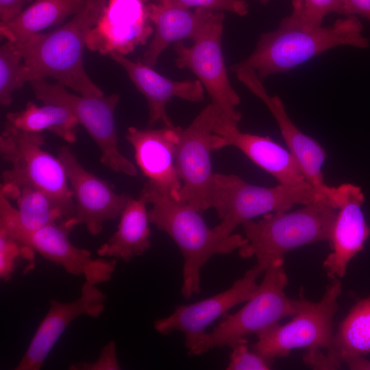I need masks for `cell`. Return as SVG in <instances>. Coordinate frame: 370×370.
Here are the masks:
<instances>
[{"instance_id":"cell-30","label":"cell","mask_w":370,"mask_h":370,"mask_svg":"<svg viewBox=\"0 0 370 370\" xmlns=\"http://www.w3.org/2000/svg\"><path fill=\"white\" fill-rule=\"evenodd\" d=\"M227 370H268L271 369L273 359L267 358L257 351H250L247 341L232 347Z\"/></svg>"},{"instance_id":"cell-12","label":"cell","mask_w":370,"mask_h":370,"mask_svg":"<svg viewBox=\"0 0 370 370\" xmlns=\"http://www.w3.org/2000/svg\"><path fill=\"white\" fill-rule=\"evenodd\" d=\"M231 70L236 73L238 79L267 106L306 180L319 195L327 197L331 200L334 187L329 186L324 182L322 166L327 155L323 147L295 125L288 116L281 98L267 92L263 81L254 69L240 62L234 64Z\"/></svg>"},{"instance_id":"cell-6","label":"cell","mask_w":370,"mask_h":370,"mask_svg":"<svg viewBox=\"0 0 370 370\" xmlns=\"http://www.w3.org/2000/svg\"><path fill=\"white\" fill-rule=\"evenodd\" d=\"M319 196L307 181L294 185L279 184L262 187L249 184L234 174L214 173L210 193V208L221 220L213 227L221 236L232 235L245 222L264 214L288 211Z\"/></svg>"},{"instance_id":"cell-24","label":"cell","mask_w":370,"mask_h":370,"mask_svg":"<svg viewBox=\"0 0 370 370\" xmlns=\"http://www.w3.org/2000/svg\"><path fill=\"white\" fill-rule=\"evenodd\" d=\"M147 200L140 193L136 199L129 197L121 215L116 231L97 249L100 256L130 262L151 247V230Z\"/></svg>"},{"instance_id":"cell-11","label":"cell","mask_w":370,"mask_h":370,"mask_svg":"<svg viewBox=\"0 0 370 370\" xmlns=\"http://www.w3.org/2000/svg\"><path fill=\"white\" fill-rule=\"evenodd\" d=\"M221 114L213 103L205 107L184 130L177 144L175 165L182 187L179 200L199 212L210 208L214 173L210 152L214 126Z\"/></svg>"},{"instance_id":"cell-1","label":"cell","mask_w":370,"mask_h":370,"mask_svg":"<svg viewBox=\"0 0 370 370\" xmlns=\"http://www.w3.org/2000/svg\"><path fill=\"white\" fill-rule=\"evenodd\" d=\"M303 0H292V12L278 27L262 34L254 51L241 62L254 69L264 81L269 75L288 72L327 50L339 46L366 49L369 39L356 16L337 19L328 27L307 21Z\"/></svg>"},{"instance_id":"cell-9","label":"cell","mask_w":370,"mask_h":370,"mask_svg":"<svg viewBox=\"0 0 370 370\" xmlns=\"http://www.w3.org/2000/svg\"><path fill=\"white\" fill-rule=\"evenodd\" d=\"M36 99L43 103L63 106L70 110L87 131L101 152V162L116 173L128 176L138 173L136 166L119 149L114 111L120 95H75L60 83L46 79L29 82Z\"/></svg>"},{"instance_id":"cell-35","label":"cell","mask_w":370,"mask_h":370,"mask_svg":"<svg viewBox=\"0 0 370 370\" xmlns=\"http://www.w3.org/2000/svg\"><path fill=\"white\" fill-rule=\"evenodd\" d=\"M35 0H0V24H5L14 19L27 3Z\"/></svg>"},{"instance_id":"cell-5","label":"cell","mask_w":370,"mask_h":370,"mask_svg":"<svg viewBox=\"0 0 370 370\" xmlns=\"http://www.w3.org/2000/svg\"><path fill=\"white\" fill-rule=\"evenodd\" d=\"M41 133L27 132L4 124L0 136V154L7 168L2 173L5 186H31L53 197L62 207L64 222L75 227V203L60 160L43 149Z\"/></svg>"},{"instance_id":"cell-34","label":"cell","mask_w":370,"mask_h":370,"mask_svg":"<svg viewBox=\"0 0 370 370\" xmlns=\"http://www.w3.org/2000/svg\"><path fill=\"white\" fill-rule=\"evenodd\" d=\"M303 360L306 365L314 369H338L342 363L338 358L330 354H323L320 349H308Z\"/></svg>"},{"instance_id":"cell-22","label":"cell","mask_w":370,"mask_h":370,"mask_svg":"<svg viewBox=\"0 0 370 370\" xmlns=\"http://www.w3.org/2000/svg\"><path fill=\"white\" fill-rule=\"evenodd\" d=\"M109 56L125 71L136 88L145 97L150 126L160 121L165 127H175L166 110V104L172 97L192 102L204 100V88L198 79L173 81L155 71L152 67L142 62L132 61L125 55L112 52Z\"/></svg>"},{"instance_id":"cell-16","label":"cell","mask_w":370,"mask_h":370,"mask_svg":"<svg viewBox=\"0 0 370 370\" xmlns=\"http://www.w3.org/2000/svg\"><path fill=\"white\" fill-rule=\"evenodd\" d=\"M143 0H108L86 38V47L100 55H126L145 45L153 34Z\"/></svg>"},{"instance_id":"cell-7","label":"cell","mask_w":370,"mask_h":370,"mask_svg":"<svg viewBox=\"0 0 370 370\" xmlns=\"http://www.w3.org/2000/svg\"><path fill=\"white\" fill-rule=\"evenodd\" d=\"M284 259L273 262L264 271L260 284L251 299L238 312L225 314L224 319L209 333H205L188 350L189 356H199L210 349L232 347L247 341L246 336L258 334L287 317L297 313L295 300L287 297L288 278Z\"/></svg>"},{"instance_id":"cell-27","label":"cell","mask_w":370,"mask_h":370,"mask_svg":"<svg viewBox=\"0 0 370 370\" xmlns=\"http://www.w3.org/2000/svg\"><path fill=\"white\" fill-rule=\"evenodd\" d=\"M328 353L342 360L370 354V295L358 301L341 322Z\"/></svg>"},{"instance_id":"cell-17","label":"cell","mask_w":370,"mask_h":370,"mask_svg":"<svg viewBox=\"0 0 370 370\" xmlns=\"http://www.w3.org/2000/svg\"><path fill=\"white\" fill-rule=\"evenodd\" d=\"M333 201L338 213L329 243L332 252L323 263L330 279L345 275L349 262L370 237V226L361 208L365 195L360 186L345 183L335 187Z\"/></svg>"},{"instance_id":"cell-29","label":"cell","mask_w":370,"mask_h":370,"mask_svg":"<svg viewBox=\"0 0 370 370\" xmlns=\"http://www.w3.org/2000/svg\"><path fill=\"white\" fill-rule=\"evenodd\" d=\"M34 251L21 244L5 229L0 227V277L9 280L20 257L32 260Z\"/></svg>"},{"instance_id":"cell-4","label":"cell","mask_w":370,"mask_h":370,"mask_svg":"<svg viewBox=\"0 0 370 370\" xmlns=\"http://www.w3.org/2000/svg\"><path fill=\"white\" fill-rule=\"evenodd\" d=\"M264 214L242 225L248 243L240 248L243 258L255 257L264 271L275 261L297 247L320 241L330 243L338 208L329 198L319 195L296 210Z\"/></svg>"},{"instance_id":"cell-21","label":"cell","mask_w":370,"mask_h":370,"mask_svg":"<svg viewBox=\"0 0 370 370\" xmlns=\"http://www.w3.org/2000/svg\"><path fill=\"white\" fill-rule=\"evenodd\" d=\"M145 4L154 31L142 62L151 67L156 65L160 55L170 44L184 39L195 41L208 27L216 12L204 8L191 11L172 0H155Z\"/></svg>"},{"instance_id":"cell-2","label":"cell","mask_w":370,"mask_h":370,"mask_svg":"<svg viewBox=\"0 0 370 370\" xmlns=\"http://www.w3.org/2000/svg\"><path fill=\"white\" fill-rule=\"evenodd\" d=\"M108 0H86L67 23L51 32L34 34L13 44L23 59L26 82L51 77L84 95H103L88 75L83 62L86 38Z\"/></svg>"},{"instance_id":"cell-3","label":"cell","mask_w":370,"mask_h":370,"mask_svg":"<svg viewBox=\"0 0 370 370\" xmlns=\"http://www.w3.org/2000/svg\"><path fill=\"white\" fill-rule=\"evenodd\" d=\"M147 204L150 223L166 232L179 247L184 259L181 294L190 299L201 291V270L214 255L229 254L247 245L238 234L225 237L210 229L199 212L188 204L164 194L147 184L141 193Z\"/></svg>"},{"instance_id":"cell-23","label":"cell","mask_w":370,"mask_h":370,"mask_svg":"<svg viewBox=\"0 0 370 370\" xmlns=\"http://www.w3.org/2000/svg\"><path fill=\"white\" fill-rule=\"evenodd\" d=\"M64 222L63 210L47 193L31 186H1L0 226L25 232Z\"/></svg>"},{"instance_id":"cell-8","label":"cell","mask_w":370,"mask_h":370,"mask_svg":"<svg viewBox=\"0 0 370 370\" xmlns=\"http://www.w3.org/2000/svg\"><path fill=\"white\" fill-rule=\"evenodd\" d=\"M342 292L340 278H334L327 285L321 299L310 301L303 291L295 299L297 313L284 325L278 323L258 334L254 349L273 359L288 356L297 348L329 349L333 341V320L338 299Z\"/></svg>"},{"instance_id":"cell-10","label":"cell","mask_w":370,"mask_h":370,"mask_svg":"<svg viewBox=\"0 0 370 370\" xmlns=\"http://www.w3.org/2000/svg\"><path fill=\"white\" fill-rule=\"evenodd\" d=\"M224 18L223 12H215L208 27L190 47L182 41L175 42V64L193 72L212 103L219 108L221 116L238 125L242 115L236 108L241 99L230 82L221 49Z\"/></svg>"},{"instance_id":"cell-38","label":"cell","mask_w":370,"mask_h":370,"mask_svg":"<svg viewBox=\"0 0 370 370\" xmlns=\"http://www.w3.org/2000/svg\"><path fill=\"white\" fill-rule=\"evenodd\" d=\"M262 4H267L270 0H258Z\"/></svg>"},{"instance_id":"cell-36","label":"cell","mask_w":370,"mask_h":370,"mask_svg":"<svg viewBox=\"0 0 370 370\" xmlns=\"http://www.w3.org/2000/svg\"><path fill=\"white\" fill-rule=\"evenodd\" d=\"M343 14L360 16L370 21V0H342Z\"/></svg>"},{"instance_id":"cell-14","label":"cell","mask_w":370,"mask_h":370,"mask_svg":"<svg viewBox=\"0 0 370 370\" xmlns=\"http://www.w3.org/2000/svg\"><path fill=\"white\" fill-rule=\"evenodd\" d=\"M264 271L256 264L221 293L195 303L177 306L168 317L157 319L154 328L162 335L181 332L187 349L206 333L205 330L235 306L247 301L256 292L257 278Z\"/></svg>"},{"instance_id":"cell-37","label":"cell","mask_w":370,"mask_h":370,"mask_svg":"<svg viewBox=\"0 0 370 370\" xmlns=\"http://www.w3.org/2000/svg\"><path fill=\"white\" fill-rule=\"evenodd\" d=\"M343 362L350 369H370V360L365 356L346 357L342 360Z\"/></svg>"},{"instance_id":"cell-20","label":"cell","mask_w":370,"mask_h":370,"mask_svg":"<svg viewBox=\"0 0 370 370\" xmlns=\"http://www.w3.org/2000/svg\"><path fill=\"white\" fill-rule=\"evenodd\" d=\"M213 132L212 150L236 147L279 184L294 185L306 181L291 153L270 137L242 132L238 124L223 119L221 114Z\"/></svg>"},{"instance_id":"cell-33","label":"cell","mask_w":370,"mask_h":370,"mask_svg":"<svg viewBox=\"0 0 370 370\" xmlns=\"http://www.w3.org/2000/svg\"><path fill=\"white\" fill-rule=\"evenodd\" d=\"M73 370H117L120 365L116 356V344L114 341L108 342L101 349L100 356L94 362H82L70 366Z\"/></svg>"},{"instance_id":"cell-18","label":"cell","mask_w":370,"mask_h":370,"mask_svg":"<svg viewBox=\"0 0 370 370\" xmlns=\"http://www.w3.org/2000/svg\"><path fill=\"white\" fill-rule=\"evenodd\" d=\"M182 128H127L125 138L134 151L136 163L148 178L146 184L175 199H179L182 182L175 156Z\"/></svg>"},{"instance_id":"cell-32","label":"cell","mask_w":370,"mask_h":370,"mask_svg":"<svg viewBox=\"0 0 370 370\" xmlns=\"http://www.w3.org/2000/svg\"><path fill=\"white\" fill-rule=\"evenodd\" d=\"M302 9L308 23L320 26L326 15L332 12L343 14L342 0H303Z\"/></svg>"},{"instance_id":"cell-15","label":"cell","mask_w":370,"mask_h":370,"mask_svg":"<svg viewBox=\"0 0 370 370\" xmlns=\"http://www.w3.org/2000/svg\"><path fill=\"white\" fill-rule=\"evenodd\" d=\"M0 227L45 259L61 266L71 275H83L92 284L110 280L114 271V259H94L88 250L74 246L69 237L73 228L64 222L53 223L32 232Z\"/></svg>"},{"instance_id":"cell-19","label":"cell","mask_w":370,"mask_h":370,"mask_svg":"<svg viewBox=\"0 0 370 370\" xmlns=\"http://www.w3.org/2000/svg\"><path fill=\"white\" fill-rule=\"evenodd\" d=\"M106 295L86 281L79 298L71 302L50 300L49 310L39 325L16 370L40 369L63 332L77 317H99L104 310Z\"/></svg>"},{"instance_id":"cell-25","label":"cell","mask_w":370,"mask_h":370,"mask_svg":"<svg viewBox=\"0 0 370 370\" xmlns=\"http://www.w3.org/2000/svg\"><path fill=\"white\" fill-rule=\"evenodd\" d=\"M86 0H35L14 19L0 24L1 38L18 44L49 27L60 25L76 14Z\"/></svg>"},{"instance_id":"cell-28","label":"cell","mask_w":370,"mask_h":370,"mask_svg":"<svg viewBox=\"0 0 370 370\" xmlns=\"http://www.w3.org/2000/svg\"><path fill=\"white\" fill-rule=\"evenodd\" d=\"M23 59L14 45L6 40L0 47V103L9 106L13 93L26 83Z\"/></svg>"},{"instance_id":"cell-31","label":"cell","mask_w":370,"mask_h":370,"mask_svg":"<svg viewBox=\"0 0 370 370\" xmlns=\"http://www.w3.org/2000/svg\"><path fill=\"white\" fill-rule=\"evenodd\" d=\"M147 3L155 0H143ZM187 8H204L212 11H229L239 16L248 13L249 5L245 0H172Z\"/></svg>"},{"instance_id":"cell-26","label":"cell","mask_w":370,"mask_h":370,"mask_svg":"<svg viewBox=\"0 0 370 370\" xmlns=\"http://www.w3.org/2000/svg\"><path fill=\"white\" fill-rule=\"evenodd\" d=\"M5 123L27 132L50 131L69 143L77 140L79 124L71 111L63 106L43 103L39 106L32 101L27 102L23 110L8 112Z\"/></svg>"},{"instance_id":"cell-13","label":"cell","mask_w":370,"mask_h":370,"mask_svg":"<svg viewBox=\"0 0 370 370\" xmlns=\"http://www.w3.org/2000/svg\"><path fill=\"white\" fill-rule=\"evenodd\" d=\"M75 203V225L84 224L89 234L98 235L106 221L120 217L130 196L116 193L106 181L87 171L68 146L58 149Z\"/></svg>"}]
</instances>
